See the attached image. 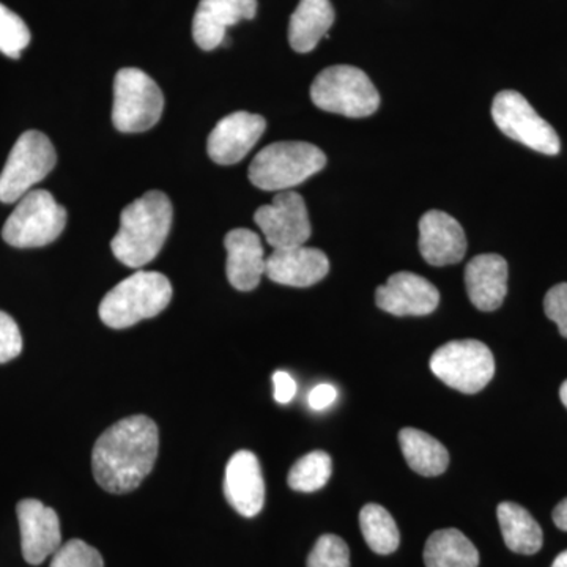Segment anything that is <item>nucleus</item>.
I'll use <instances>...</instances> for the list:
<instances>
[{
    "instance_id": "nucleus-1",
    "label": "nucleus",
    "mask_w": 567,
    "mask_h": 567,
    "mask_svg": "<svg viewBox=\"0 0 567 567\" xmlns=\"http://www.w3.org/2000/svg\"><path fill=\"white\" fill-rule=\"evenodd\" d=\"M159 450L158 425L134 415L111 425L96 440L92 470L96 483L111 494H128L151 475Z\"/></svg>"
},
{
    "instance_id": "nucleus-2",
    "label": "nucleus",
    "mask_w": 567,
    "mask_h": 567,
    "mask_svg": "<svg viewBox=\"0 0 567 567\" xmlns=\"http://www.w3.org/2000/svg\"><path fill=\"white\" fill-rule=\"evenodd\" d=\"M173 219V203L162 192L153 189L133 200L123 208L121 227L111 241L115 259L130 268L151 264L166 244Z\"/></svg>"
},
{
    "instance_id": "nucleus-3",
    "label": "nucleus",
    "mask_w": 567,
    "mask_h": 567,
    "mask_svg": "<svg viewBox=\"0 0 567 567\" xmlns=\"http://www.w3.org/2000/svg\"><path fill=\"white\" fill-rule=\"evenodd\" d=\"M173 300V284L156 271H137L117 284L100 305L104 324L115 330L133 327L162 315Z\"/></svg>"
},
{
    "instance_id": "nucleus-4",
    "label": "nucleus",
    "mask_w": 567,
    "mask_h": 567,
    "mask_svg": "<svg viewBox=\"0 0 567 567\" xmlns=\"http://www.w3.org/2000/svg\"><path fill=\"white\" fill-rule=\"evenodd\" d=\"M324 166L327 156L309 142H275L254 156L248 177L262 192H290Z\"/></svg>"
},
{
    "instance_id": "nucleus-5",
    "label": "nucleus",
    "mask_w": 567,
    "mask_h": 567,
    "mask_svg": "<svg viewBox=\"0 0 567 567\" xmlns=\"http://www.w3.org/2000/svg\"><path fill=\"white\" fill-rule=\"evenodd\" d=\"M311 100L319 110L350 118L369 117L380 106L374 82L363 70L352 65L320 71L311 85Z\"/></svg>"
},
{
    "instance_id": "nucleus-6",
    "label": "nucleus",
    "mask_w": 567,
    "mask_h": 567,
    "mask_svg": "<svg viewBox=\"0 0 567 567\" xmlns=\"http://www.w3.org/2000/svg\"><path fill=\"white\" fill-rule=\"evenodd\" d=\"M65 226V208L51 193L32 189L18 200L3 226L2 238L13 248H41L58 240Z\"/></svg>"
},
{
    "instance_id": "nucleus-7",
    "label": "nucleus",
    "mask_w": 567,
    "mask_h": 567,
    "mask_svg": "<svg viewBox=\"0 0 567 567\" xmlns=\"http://www.w3.org/2000/svg\"><path fill=\"white\" fill-rule=\"evenodd\" d=\"M162 89L148 74L137 69H123L115 74L112 123L122 133H144L162 118Z\"/></svg>"
},
{
    "instance_id": "nucleus-8",
    "label": "nucleus",
    "mask_w": 567,
    "mask_h": 567,
    "mask_svg": "<svg viewBox=\"0 0 567 567\" xmlns=\"http://www.w3.org/2000/svg\"><path fill=\"white\" fill-rule=\"evenodd\" d=\"M58 153L47 134L25 132L11 148L0 173V203L14 204L51 174Z\"/></svg>"
},
{
    "instance_id": "nucleus-9",
    "label": "nucleus",
    "mask_w": 567,
    "mask_h": 567,
    "mask_svg": "<svg viewBox=\"0 0 567 567\" xmlns=\"http://www.w3.org/2000/svg\"><path fill=\"white\" fill-rule=\"evenodd\" d=\"M431 369L447 386L461 393L476 394L494 379L495 358L483 342L462 339L435 350Z\"/></svg>"
},
{
    "instance_id": "nucleus-10",
    "label": "nucleus",
    "mask_w": 567,
    "mask_h": 567,
    "mask_svg": "<svg viewBox=\"0 0 567 567\" xmlns=\"http://www.w3.org/2000/svg\"><path fill=\"white\" fill-rule=\"evenodd\" d=\"M495 125L511 140L544 155H558L561 142L550 123L544 121L522 93L503 91L492 104Z\"/></svg>"
},
{
    "instance_id": "nucleus-11",
    "label": "nucleus",
    "mask_w": 567,
    "mask_h": 567,
    "mask_svg": "<svg viewBox=\"0 0 567 567\" xmlns=\"http://www.w3.org/2000/svg\"><path fill=\"white\" fill-rule=\"evenodd\" d=\"M254 221L274 249L305 246L312 233L305 199L295 192L276 194L271 204L256 212Z\"/></svg>"
},
{
    "instance_id": "nucleus-12",
    "label": "nucleus",
    "mask_w": 567,
    "mask_h": 567,
    "mask_svg": "<svg viewBox=\"0 0 567 567\" xmlns=\"http://www.w3.org/2000/svg\"><path fill=\"white\" fill-rule=\"evenodd\" d=\"M21 529L22 557L39 566L62 547L61 520L52 507L39 499H22L17 506Z\"/></svg>"
},
{
    "instance_id": "nucleus-13",
    "label": "nucleus",
    "mask_w": 567,
    "mask_h": 567,
    "mask_svg": "<svg viewBox=\"0 0 567 567\" xmlns=\"http://www.w3.org/2000/svg\"><path fill=\"white\" fill-rule=\"evenodd\" d=\"M267 130L262 115L237 111L224 117L208 136L207 151L221 166L240 163Z\"/></svg>"
},
{
    "instance_id": "nucleus-14",
    "label": "nucleus",
    "mask_w": 567,
    "mask_h": 567,
    "mask_svg": "<svg viewBox=\"0 0 567 567\" xmlns=\"http://www.w3.org/2000/svg\"><path fill=\"white\" fill-rule=\"evenodd\" d=\"M375 303L395 317L429 316L439 308L440 293L423 276L401 271L377 289Z\"/></svg>"
},
{
    "instance_id": "nucleus-15",
    "label": "nucleus",
    "mask_w": 567,
    "mask_h": 567,
    "mask_svg": "<svg viewBox=\"0 0 567 567\" xmlns=\"http://www.w3.org/2000/svg\"><path fill=\"white\" fill-rule=\"evenodd\" d=\"M257 0H200L193 20V39L204 51H213L226 41L227 29L240 21L254 20Z\"/></svg>"
},
{
    "instance_id": "nucleus-16",
    "label": "nucleus",
    "mask_w": 567,
    "mask_h": 567,
    "mask_svg": "<svg viewBox=\"0 0 567 567\" xmlns=\"http://www.w3.org/2000/svg\"><path fill=\"white\" fill-rule=\"evenodd\" d=\"M224 495L240 516L256 517L265 503V481L259 458L251 451L230 457L224 475Z\"/></svg>"
},
{
    "instance_id": "nucleus-17",
    "label": "nucleus",
    "mask_w": 567,
    "mask_h": 567,
    "mask_svg": "<svg viewBox=\"0 0 567 567\" xmlns=\"http://www.w3.org/2000/svg\"><path fill=\"white\" fill-rule=\"evenodd\" d=\"M420 251L425 262L434 267L458 264L466 252L464 229L445 212L424 213L420 221Z\"/></svg>"
},
{
    "instance_id": "nucleus-18",
    "label": "nucleus",
    "mask_w": 567,
    "mask_h": 567,
    "mask_svg": "<svg viewBox=\"0 0 567 567\" xmlns=\"http://www.w3.org/2000/svg\"><path fill=\"white\" fill-rule=\"evenodd\" d=\"M330 271V260L316 248L275 249L267 257L265 276L274 282L290 287H311Z\"/></svg>"
},
{
    "instance_id": "nucleus-19",
    "label": "nucleus",
    "mask_w": 567,
    "mask_h": 567,
    "mask_svg": "<svg viewBox=\"0 0 567 567\" xmlns=\"http://www.w3.org/2000/svg\"><path fill=\"white\" fill-rule=\"evenodd\" d=\"M227 251L226 274L234 289L251 292L265 275V257L259 235L249 229H234L224 238Z\"/></svg>"
},
{
    "instance_id": "nucleus-20",
    "label": "nucleus",
    "mask_w": 567,
    "mask_h": 567,
    "mask_svg": "<svg viewBox=\"0 0 567 567\" xmlns=\"http://www.w3.org/2000/svg\"><path fill=\"white\" fill-rule=\"evenodd\" d=\"M507 262L498 254L473 257L465 268V286L470 300L480 311H496L507 293Z\"/></svg>"
},
{
    "instance_id": "nucleus-21",
    "label": "nucleus",
    "mask_w": 567,
    "mask_h": 567,
    "mask_svg": "<svg viewBox=\"0 0 567 567\" xmlns=\"http://www.w3.org/2000/svg\"><path fill=\"white\" fill-rule=\"evenodd\" d=\"M334 22L330 0H300L289 22V43L293 51H315Z\"/></svg>"
},
{
    "instance_id": "nucleus-22",
    "label": "nucleus",
    "mask_w": 567,
    "mask_h": 567,
    "mask_svg": "<svg viewBox=\"0 0 567 567\" xmlns=\"http://www.w3.org/2000/svg\"><path fill=\"white\" fill-rule=\"evenodd\" d=\"M503 539L509 550L520 555H535L544 543L543 528L525 507L505 502L496 509Z\"/></svg>"
},
{
    "instance_id": "nucleus-23",
    "label": "nucleus",
    "mask_w": 567,
    "mask_h": 567,
    "mask_svg": "<svg viewBox=\"0 0 567 567\" xmlns=\"http://www.w3.org/2000/svg\"><path fill=\"white\" fill-rule=\"evenodd\" d=\"M399 443L406 464L421 476H439L450 465L447 450L434 436L417 429L405 427L399 432Z\"/></svg>"
},
{
    "instance_id": "nucleus-24",
    "label": "nucleus",
    "mask_w": 567,
    "mask_h": 567,
    "mask_svg": "<svg viewBox=\"0 0 567 567\" xmlns=\"http://www.w3.org/2000/svg\"><path fill=\"white\" fill-rule=\"evenodd\" d=\"M424 563L427 567H477L480 551L458 529H439L425 543Z\"/></svg>"
},
{
    "instance_id": "nucleus-25",
    "label": "nucleus",
    "mask_w": 567,
    "mask_h": 567,
    "mask_svg": "<svg viewBox=\"0 0 567 567\" xmlns=\"http://www.w3.org/2000/svg\"><path fill=\"white\" fill-rule=\"evenodd\" d=\"M361 533L372 551L390 555L401 544L398 525L393 516L380 505H365L360 513Z\"/></svg>"
},
{
    "instance_id": "nucleus-26",
    "label": "nucleus",
    "mask_w": 567,
    "mask_h": 567,
    "mask_svg": "<svg viewBox=\"0 0 567 567\" xmlns=\"http://www.w3.org/2000/svg\"><path fill=\"white\" fill-rule=\"evenodd\" d=\"M330 476L331 457L323 451H312L292 466L287 483L293 491L311 494L327 486Z\"/></svg>"
},
{
    "instance_id": "nucleus-27",
    "label": "nucleus",
    "mask_w": 567,
    "mask_h": 567,
    "mask_svg": "<svg viewBox=\"0 0 567 567\" xmlns=\"http://www.w3.org/2000/svg\"><path fill=\"white\" fill-rule=\"evenodd\" d=\"M31 43V31L25 22L0 3V52L7 58L20 59L21 52Z\"/></svg>"
},
{
    "instance_id": "nucleus-28",
    "label": "nucleus",
    "mask_w": 567,
    "mask_h": 567,
    "mask_svg": "<svg viewBox=\"0 0 567 567\" xmlns=\"http://www.w3.org/2000/svg\"><path fill=\"white\" fill-rule=\"evenodd\" d=\"M308 567H350V550L346 540L334 535L320 536L309 554Z\"/></svg>"
},
{
    "instance_id": "nucleus-29",
    "label": "nucleus",
    "mask_w": 567,
    "mask_h": 567,
    "mask_svg": "<svg viewBox=\"0 0 567 567\" xmlns=\"http://www.w3.org/2000/svg\"><path fill=\"white\" fill-rule=\"evenodd\" d=\"M50 567H104L102 554L81 539L63 544L54 555Z\"/></svg>"
},
{
    "instance_id": "nucleus-30",
    "label": "nucleus",
    "mask_w": 567,
    "mask_h": 567,
    "mask_svg": "<svg viewBox=\"0 0 567 567\" xmlns=\"http://www.w3.org/2000/svg\"><path fill=\"white\" fill-rule=\"evenodd\" d=\"M22 352L20 327L13 317L0 311V364L9 363Z\"/></svg>"
},
{
    "instance_id": "nucleus-31",
    "label": "nucleus",
    "mask_w": 567,
    "mask_h": 567,
    "mask_svg": "<svg viewBox=\"0 0 567 567\" xmlns=\"http://www.w3.org/2000/svg\"><path fill=\"white\" fill-rule=\"evenodd\" d=\"M544 311L551 322L557 323L559 333L567 339V284H558L544 298Z\"/></svg>"
},
{
    "instance_id": "nucleus-32",
    "label": "nucleus",
    "mask_w": 567,
    "mask_h": 567,
    "mask_svg": "<svg viewBox=\"0 0 567 567\" xmlns=\"http://www.w3.org/2000/svg\"><path fill=\"white\" fill-rule=\"evenodd\" d=\"M275 401L279 404H289L297 394V383L292 375L278 371L274 374Z\"/></svg>"
},
{
    "instance_id": "nucleus-33",
    "label": "nucleus",
    "mask_w": 567,
    "mask_h": 567,
    "mask_svg": "<svg viewBox=\"0 0 567 567\" xmlns=\"http://www.w3.org/2000/svg\"><path fill=\"white\" fill-rule=\"evenodd\" d=\"M336 399H338L336 388L328 385V383H322V385H317L315 390L309 393L308 402L312 410H324L327 406L333 404Z\"/></svg>"
},
{
    "instance_id": "nucleus-34",
    "label": "nucleus",
    "mask_w": 567,
    "mask_h": 567,
    "mask_svg": "<svg viewBox=\"0 0 567 567\" xmlns=\"http://www.w3.org/2000/svg\"><path fill=\"white\" fill-rule=\"evenodd\" d=\"M554 522L561 532H567V498L555 507Z\"/></svg>"
},
{
    "instance_id": "nucleus-35",
    "label": "nucleus",
    "mask_w": 567,
    "mask_h": 567,
    "mask_svg": "<svg viewBox=\"0 0 567 567\" xmlns=\"http://www.w3.org/2000/svg\"><path fill=\"white\" fill-rule=\"evenodd\" d=\"M551 567H567V550L561 551L557 558H555L554 565Z\"/></svg>"
},
{
    "instance_id": "nucleus-36",
    "label": "nucleus",
    "mask_w": 567,
    "mask_h": 567,
    "mask_svg": "<svg viewBox=\"0 0 567 567\" xmlns=\"http://www.w3.org/2000/svg\"><path fill=\"white\" fill-rule=\"evenodd\" d=\"M559 398H561V402L567 409V380L565 383H563L561 390H559Z\"/></svg>"
}]
</instances>
